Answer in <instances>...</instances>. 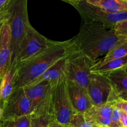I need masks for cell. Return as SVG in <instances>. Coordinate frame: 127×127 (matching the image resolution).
<instances>
[{
	"instance_id": "obj_1",
	"label": "cell",
	"mask_w": 127,
	"mask_h": 127,
	"mask_svg": "<svg viewBox=\"0 0 127 127\" xmlns=\"http://www.w3.org/2000/svg\"><path fill=\"white\" fill-rule=\"evenodd\" d=\"M74 52L71 40L54 41L45 50L21 62L14 69V89L31 84L57 62Z\"/></svg>"
},
{
	"instance_id": "obj_2",
	"label": "cell",
	"mask_w": 127,
	"mask_h": 127,
	"mask_svg": "<svg viewBox=\"0 0 127 127\" xmlns=\"http://www.w3.org/2000/svg\"><path fill=\"white\" fill-rule=\"evenodd\" d=\"M71 40L74 52H82L95 63L117 45L127 41L125 37L117 35L114 30L96 22H84L78 34Z\"/></svg>"
},
{
	"instance_id": "obj_3",
	"label": "cell",
	"mask_w": 127,
	"mask_h": 127,
	"mask_svg": "<svg viewBox=\"0 0 127 127\" xmlns=\"http://www.w3.org/2000/svg\"><path fill=\"white\" fill-rule=\"evenodd\" d=\"M28 0H12L9 4L11 17L8 22L11 32V60L9 69L14 70L20 45L30 24L27 12Z\"/></svg>"
},
{
	"instance_id": "obj_4",
	"label": "cell",
	"mask_w": 127,
	"mask_h": 127,
	"mask_svg": "<svg viewBox=\"0 0 127 127\" xmlns=\"http://www.w3.org/2000/svg\"><path fill=\"white\" fill-rule=\"evenodd\" d=\"M94 63L82 52H73L66 58V79L87 90Z\"/></svg>"
},
{
	"instance_id": "obj_5",
	"label": "cell",
	"mask_w": 127,
	"mask_h": 127,
	"mask_svg": "<svg viewBox=\"0 0 127 127\" xmlns=\"http://www.w3.org/2000/svg\"><path fill=\"white\" fill-rule=\"evenodd\" d=\"M52 108L54 120L64 126L76 114L69 99L66 78L52 86Z\"/></svg>"
},
{
	"instance_id": "obj_6",
	"label": "cell",
	"mask_w": 127,
	"mask_h": 127,
	"mask_svg": "<svg viewBox=\"0 0 127 127\" xmlns=\"http://www.w3.org/2000/svg\"><path fill=\"white\" fill-rule=\"evenodd\" d=\"M23 89L31 104L30 115H52V86L50 82L43 81L36 84H28L23 87Z\"/></svg>"
},
{
	"instance_id": "obj_7",
	"label": "cell",
	"mask_w": 127,
	"mask_h": 127,
	"mask_svg": "<svg viewBox=\"0 0 127 127\" xmlns=\"http://www.w3.org/2000/svg\"><path fill=\"white\" fill-rule=\"evenodd\" d=\"M73 7L79 12L84 22H96L109 29L114 30L117 24L127 19V11L109 13L88 3L86 0L79 1Z\"/></svg>"
},
{
	"instance_id": "obj_8",
	"label": "cell",
	"mask_w": 127,
	"mask_h": 127,
	"mask_svg": "<svg viewBox=\"0 0 127 127\" xmlns=\"http://www.w3.org/2000/svg\"><path fill=\"white\" fill-rule=\"evenodd\" d=\"M53 42L38 33L31 24L29 25L20 45L15 68L21 62L45 50Z\"/></svg>"
},
{
	"instance_id": "obj_9",
	"label": "cell",
	"mask_w": 127,
	"mask_h": 127,
	"mask_svg": "<svg viewBox=\"0 0 127 127\" xmlns=\"http://www.w3.org/2000/svg\"><path fill=\"white\" fill-rule=\"evenodd\" d=\"M31 104L23 88L13 89L1 110L0 120L31 115Z\"/></svg>"
},
{
	"instance_id": "obj_10",
	"label": "cell",
	"mask_w": 127,
	"mask_h": 127,
	"mask_svg": "<svg viewBox=\"0 0 127 127\" xmlns=\"http://www.w3.org/2000/svg\"><path fill=\"white\" fill-rule=\"evenodd\" d=\"M87 91L93 106H100L109 101L112 87L106 76L91 73Z\"/></svg>"
},
{
	"instance_id": "obj_11",
	"label": "cell",
	"mask_w": 127,
	"mask_h": 127,
	"mask_svg": "<svg viewBox=\"0 0 127 127\" xmlns=\"http://www.w3.org/2000/svg\"><path fill=\"white\" fill-rule=\"evenodd\" d=\"M66 86L71 102L76 113L84 114L93 107L86 89L67 80Z\"/></svg>"
},
{
	"instance_id": "obj_12",
	"label": "cell",
	"mask_w": 127,
	"mask_h": 127,
	"mask_svg": "<svg viewBox=\"0 0 127 127\" xmlns=\"http://www.w3.org/2000/svg\"><path fill=\"white\" fill-rule=\"evenodd\" d=\"M11 60V32L8 21L4 22L0 31V76L2 78L9 68Z\"/></svg>"
},
{
	"instance_id": "obj_13",
	"label": "cell",
	"mask_w": 127,
	"mask_h": 127,
	"mask_svg": "<svg viewBox=\"0 0 127 127\" xmlns=\"http://www.w3.org/2000/svg\"><path fill=\"white\" fill-rule=\"evenodd\" d=\"M106 76L112 87L109 100H116L118 99L127 100V73L124 69L114 71Z\"/></svg>"
},
{
	"instance_id": "obj_14",
	"label": "cell",
	"mask_w": 127,
	"mask_h": 127,
	"mask_svg": "<svg viewBox=\"0 0 127 127\" xmlns=\"http://www.w3.org/2000/svg\"><path fill=\"white\" fill-rule=\"evenodd\" d=\"M115 100L109 101L100 106H93L86 114L97 127H109L111 116L115 108Z\"/></svg>"
},
{
	"instance_id": "obj_15",
	"label": "cell",
	"mask_w": 127,
	"mask_h": 127,
	"mask_svg": "<svg viewBox=\"0 0 127 127\" xmlns=\"http://www.w3.org/2000/svg\"><path fill=\"white\" fill-rule=\"evenodd\" d=\"M63 58L56 62L53 65L50 67L38 78L35 79L29 84H36L43 81L50 82L52 86L65 78L66 58Z\"/></svg>"
},
{
	"instance_id": "obj_16",
	"label": "cell",
	"mask_w": 127,
	"mask_h": 127,
	"mask_svg": "<svg viewBox=\"0 0 127 127\" xmlns=\"http://www.w3.org/2000/svg\"><path fill=\"white\" fill-rule=\"evenodd\" d=\"M88 3L109 13L127 11V2L123 0H86Z\"/></svg>"
},
{
	"instance_id": "obj_17",
	"label": "cell",
	"mask_w": 127,
	"mask_h": 127,
	"mask_svg": "<svg viewBox=\"0 0 127 127\" xmlns=\"http://www.w3.org/2000/svg\"><path fill=\"white\" fill-rule=\"evenodd\" d=\"M127 66V55L122 58L112 60L100 65H95L94 64L91 68V73L106 76L114 71L124 69Z\"/></svg>"
},
{
	"instance_id": "obj_18",
	"label": "cell",
	"mask_w": 127,
	"mask_h": 127,
	"mask_svg": "<svg viewBox=\"0 0 127 127\" xmlns=\"http://www.w3.org/2000/svg\"><path fill=\"white\" fill-rule=\"evenodd\" d=\"M14 70L8 69L2 78L0 88V109L2 110L6 100L14 89L13 80Z\"/></svg>"
},
{
	"instance_id": "obj_19",
	"label": "cell",
	"mask_w": 127,
	"mask_h": 127,
	"mask_svg": "<svg viewBox=\"0 0 127 127\" xmlns=\"http://www.w3.org/2000/svg\"><path fill=\"white\" fill-rule=\"evenodd\" d=\"M127 55V41L119 43L116 46L112 48L105 57L98 62H96L94 64L100 65L106 63L112 60L117 58H122Z\"/></svg>"
},
{
	"instance_id": "obj_20",
	"label": "cell",
	"mask_w": 127,
	"mask_h": 127,
	"mask_svg": "<svg viewBox=\"0 0 127 127\" xmlns=\"http://www.w3.org/2000/svg\"><path fill=\"white\" fill-rule=\"evenodd\" d=\"M67 127H99L86 113H76L72 117Z\"/></svg>"
},
{
	"instance_id": "obj_21",
	"label": "cell",
	"mask_w": 127,
	"mask_h": 127,
	"mask_svg": "<svg viewBox=\"0 0 127 127\" xmlns=\"http://www.w3.org/2000/svg\"><path fill=\"white\" fill-rule=\"evenodd\" d=\"M1 127H30L31 116L26 115L16 119L0 120Z\"/></svg>"
},
{
	"instance_id": "obj_22",
	"label": "cell",
	"mask_w": 127,
	"mask_h": 127,
	"mask_svg": "<svg viewBox=\"0 0 127 127\" xmlns=\"http://www.w3.org/2000/svg\"><path fill=\"white\" fill-rule=\"evenodd\" d=\"M31 125L30 127H48L50 123L53 119L51 114H42L39 115H30Z\"/></svg>"
},
{
	"instance_id": "obj_23",
	"label": "cell",
	"mask_w": 127,
	"mask_h": 127,
	"mask_svg": "<svg viewBox=\"0 0 127 127\" xmlns=\"http://www.w3.org/2000/svg\"><path fill=\"white\" fill-rule=\"evenodd\" d=\"M114 30L117 35L127 38V19L117 24Z\"/></svg>"
},
{
	"instance_id": "obj_24",
	"label": "cell",
	"mask_w": 127,
	"mask_h": 127,
	"mask_svg": "<svg viewBox=\"0 0 127 127\" xmlns=\"http://www.w3.org/2000/svg\"><path fill=\"white\" fill-rule=\"evenodd\" d=\"M122 112L117 108H114L112 115L111 116V121L109 127H121L120 124V118H121Z\"/></svg>"
},
{
	"instance_id": "obj_25",
	"label": "cell",
	"mask_w": 127,
	"mask_h": 127,
	"mask_svg": "<svg viewBox=\"0 0 127 127\" xmlns=\"http://www.w3.org/2000/svg\"><path fill=\"white\" fill-rule=\"evenodd\" d=\"M11 17V12L9 9V4L6 8L0 10V24L6 21H9Z\"/></svg>"
},
{
	"instance_id": "obj_26",
	"label": "cell",
	"mask_w": 127,
	"mask_h": 127,
	"mask_svg": "<svg viewBox=\"0 0 127 127\" xmlns=\"http://www.w3.org/2000/svg\"><path fill=\"white\" fill-rule=\"evenodd\" d=\"M114 105H115V107L117 108L122 112L127 114V100L118 99L115 100Z\"/></svg>"
},
{
	"instance_id": "obj_27",
	"label": "cell",
	"mask_w": 127,
	"mask_h": 127,
	"mask_svg": "<svg viewBox=\"0 0 127 127\" xmlns=\"http://www.w3.org/2000/svg\"><path fill=\"white\" fill-rule=\"evenodd\" d=\"M120 124H121V127H127V114L123 112L120 118Z\"/></svg>"
},
{
	"instance_id": "obj_28",
	"label": "cell",
	"mask_w": 127,
	"mask_h": 127,
	"mask_svg": "<svg viewBox=\"0 0 127 127\" xmlns=\"http://www.w3.org/2000/svg\"><path fill=\"white\" fill-rule=\"evenodd\" d=\"M12 0H0V10L6 8Z\"/></svg>"
},
{
	"instance_id": "obj_29",
	"label": "cell",
	"mask_w": 127,
	"mask_h": 127,
	"mask_svg": "<svg viewBox=\"0 0 127 127\" xmlns=\"http://www.w3.org/2000/svg\"><path fill=\"white\" fill-rule=\"evenodd\" d=\"M48 127H67L66 126H64V125H62V124H59V123L57 122V121L54 120V119L52 120V121L48 125Z\"/></svg>"
},
{
	"instance_id": "obj_30",
	"label": "cell",
	"mask_w": 127,
	"mask_h": 127,
	"mask_svg": "<svg viewBox=\"0 0 127 127\" xmlns=\"http://www.w3.org/2000/svg\"><path fill=\"white\" fill-rule=\"evenodd\" d=\"M61 1H63L64 2H67V3H69V4L72 5L73 6L76 3H77L79 1H81V0H61Z\"/></svg>"
},
{
	"instance_id": "obj_31",
	"label": "cell",
	"mask_w": 127,
	"mask_h": 127,
	"mask_svg": "<svg viewBox=\"0 0 127 127\" xmlns=\"http://www.w3.org/2000/svg\"><path fill=\"white\" fill-rule=\"evenodd\" d=\"M1 83H2V78H1V77L0 76V88H1Z\"/></svg>"
},
{
	"instance_id": "obj_32",
	"label": "cell",
	"mask_w": 127,
	"mask_h": 127,
	"mask_svg": "<svg viewBox=\"0 0 127 127\" xmlns=\"http://www.w3.org/2000/svg\"><path fill=\"white\" fill-rule=\"evenodd\" d=\"M124 71H125L127 73V66L126 67H125V68H124Z\"/></svg>"
},
{
	"instance_id": "obj_33",
	"label": "cell",
	"mask_w": 127,
	"mask_h": 127,
	"mask_svg": "<svg viewBox=\"0 0 127 127\" xmlns=\"http://www.w3.org/2000/svg\"><path fill=\"white\" fill-rule=\"evenodd\" d=\"M3 24V23H2ZM2 24H0V31H1V27H2Z\"/></svg>"
},
{
	"instance_id": "obj_34",
	"label": "cell",
	"mask_w": 127,
	"mask_h": 127,
	"mask_svg": "<svg viewBox=\"0 0 127 127\" xmlns=\"http://www.w3.org/2000/svg\"><path fill=\"white\" fill-rule=\"evenodd\" d=\"M1 110L0 109V117H1Z\"/></svg>"
},
{
	"instance_id": "obj_35",
	"label": "cell",
	"mask_w": 127,
	"mask_h": 127,
	"mask_svg": "<svg viewBox=\"0 0 127 127\" xmlns=\"http://www.w3.org/2000/svg\"><path fill=\"white\" fill-rule=\"evenodd\" d=\"M123 1H125V2H127V0H123Z\"/></svg>"
},
{
	"instance_id": "obj_36",
	"label": "cell",
	"mask_w": 127,
	"mask_h": 127,
	"mask_svg": "<svg viewBox=\"0 0 127 127\" xmlns=\"http://www.w3.org/2000/svg\"></svg>"
},
{
	"instance_id": "obj_37",
	"label": "cell",
	"mask_w": 127,
	"mask_h": 127,
	"mask_svg": "<svg viewBox=\"0 0 127 127\" xmlns=\"http://www.w3.org/2000/svg\"><path fill=\"white\" fill-rule=\"evenodd\" d=\"M0 127H1V125H0Z\"/></svg>"
}]
</instances>
